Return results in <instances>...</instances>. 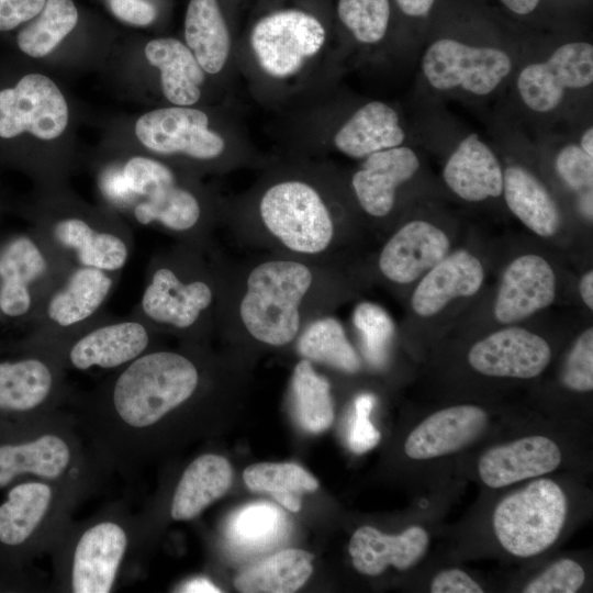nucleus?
Here are the masks:
<instances>
[{"label": "nucleus", "mask_w": 593, "mask_h": 593, "mask_svg": "<svg viewBox=\"0 0 593 593\" xmlns=\"http://www.w3.org/2000/svg\"><path fill=\"white\" fill-rule=\"evenodd\" d=\"M99 187L115 213L141 226L160 227L187 240V245H198L202 205L166 164L149 156H131L121 166L104 168Z\"/></svg>", "instance_id": "1"}, {"label": "nucleus", "mask_w": 593, "mask_h": 593, "mask_svg": "<svg viewBox=\"0 0 593 593\" xmlns=\"http://www.w3.org/2000/svg\"><path fill=\"white\" fill-rule=\"evenodd\" d=\"M141 524L119 504L82 522H71L52 550L54 583L60 592L110 593L131 553L138 550Z\"/></svg>", "instance_id": "2"}, {"label": "nucleus", "mask_w": 593, "mask_h": 593, "mask_svg": "<svg viewBox=\"0 0 593 593\" xmlns=\"http://www.w3.org/2000/svg\"><path fill=\"white\" fill-rule=\"evenodd\" d=\"M103 472L72 414L65 410L33 423L27 437L0 444V489L31 475L92 493Z\"/></svg>", "instance_id": "3"}, {"label": "nucleus", "mask_w": 593, "mask_h": 593, "mask_svg": "<svg viewBox=\"0 0 593 593\" xmlns=\"http://www.w3.org/2000/svg\"><path fill=\"white\" fill-rule=\"evenodd\" d=\"M34 227L75 266L121 272L134 248L133 233L118 213L66 198H47Z\"/></svg>", "instance_id": "4"}, {"label": "nucleus", "mask_w": 593, "mask_h": 593, "mask_svg": "<svg viewBox=\"0 0 593 593\" xmlns=\"http://www.w3.org/2000/svg\"><path fill=\"white\" fill-rule=\"evenodd\" d=\"M193 247L186 245L149 261L139 302L131 315L155 331L168 328L184 335L204 324L214 302V290L197 264Z\"/></svg>", "instance_id": "5"}, {"label": "nucleus", "mask_w": 593, "mask_h": 593, "mask_svg": "<svg viewBox=\"0 0 593 593\" xmlns=\"http://www.w3.org/2000/svg\"><path fill=\"white\" fill-rule=\"evenodd\" d=\"M312 283L313 273L302 262L277 259L257 265L239 304L247 332L270 346L292 342L300 331V305Z\"/></svg>", "instance_id": "6"}, {"label": "nucleus", "mask_w": 593, "mask_h": 593, "mask_svg": "<svg viewBox=\"0 0 593 593\" xmlns=\"http://www.w3.org/2000/svg\"><path fill=\"white\" fill-rule=\"evenodd\" d=\"M74 262L35 227L0 245V315L33 322Z\"/></svg>", "instance_id": "7"}, {"label": "nucleus", "mask_w": 593, "mask_h": 593, "mask_svg": "<svg viewBox=\"0 0 593 593\" xmlns=\"http://www.w3.org/2000/svg\"><path fill=\"white\" fill-rule=\"evenodd\" d=\"M88 494L76 485L37 479L14 485L0 505V544L34 545L51 553Z\"/></svg>", "instance_id": "8"}, {"label": "nucleus", "mask_w": 593, "mask_h": 593, "mask_svg": "<svg viewBox=\"0 0 593 593\" xmlns=\"http://www.w3.org/2000/svg\"><path fill=\"white\" fill-rule=\"evenodd\" d=\"M568 514L561 486L540 478L505 496L493 513V529L501 546L521 558L536 556L559 538Z\"/></svg>", "instance_id": "9"}, {"label": "nucleus", "mask_w": 593, "mask_h": 593, "mask_svg": "<svg viewBox=\"0 0 593 593\" xmlns=\"http://www.w3.org/2000/svg\"><path fill=\"white\" fill-rule=\"evenodd\" d=\"M121 272L75 266L47 296L31 325L32 338L61 349L105 316Z\"/></svg>", "instance_id": "10"}, {"label": "nucleus", "mask_w": 593, "mask_h": 593, "mask_svg": "<svg viewBox=\"0 0 593 593\" xmlns=\"http://www.w3.org/2000/svg\"><path fill=\"white\" fill-rule=\"evenodd\" d=\"M59 350L31 337L29 354L0 361V413L34 422L63 410L71 394Z\"/></svg>", "instance_id": "11"}, {"label": "nucleus", "mask_w": 593, "mask_h": 593, "mask_svg": "<svg viewBox=\"0 0 593 593\" xmlns=\"http://www.w3.org/2000/svg\"><path fill=\"white\" fill-rule=\"evenodd\" d=\"M259 212L269 233L294 253L320 254L333 239L331 213L306 182L288 180L271 186L260 200Z\"/></svg>", "instance_id": "12"}, {"label": "nucleus", "mask_w": 593, "mask_h": 593, "mask_svg": "<svg viewBox=\"0 0 593 593\" xmlns=\"http://www.w3.org/2000/svg\"><path fill=\"white\" fill-rule=\"evenodd\" d=\"M512 66L510 55L503 49L472 46L452 38L433 42L422 58L424 77L434 89H459L480 97L495 91Z\"/></svg>", "instance_id": "13"}, {"label": "nucleus", "mask_w": 593, "mask_h": 593, "mask_svg": "<svg viewBox=\"0 0 593 593\" xmlns=\"http://www.w3.org/2000/svg\"><path fill=\"white\" fill-rule=\"evenodd\" d=\"M325 35L324 26L315 16L289 9L261 18L251 30L250 45L268 75L288 78L321 51Z\"/></svg>", "instance_id": "14"}, {"label": "nucleus", "mask_w": 593, "mask_h": 593, "mask_svg": "<svg viewBox=\"0 0 593 593\" xmlns=\"http://www.w3.org/2000/svg\"><path fill=\"white\" fill-rule=\"evenodd\" d=\"M68 119L66 98L43 74H27L14 87L0 90L1 138L29 133L40 141H54L65 132Z\"/></svg>", "instance_id": "15"}, {"label": "nucleus", "mask_w": 593, "mask_h": 593, "mask_svg": "<svg viewBox=\"0 0 593 593\" xmlns=\"http://www.w3.org/2000/svg\"><path fill=\"white\" fill-rule=\"evenodd\" d=\"M155 329L130 314L127 318L105 315L60 351L66 369L115 371L150 350Z\"/></svg>", "instance_id": "16"}, {"label": "nucleus", "mask_w": 593, "mask_h": 593, "mask_svg": "<svg viewBox=\"0 0 593 593\" xmlns=\"http://www.w3.org/2000/svg\"><path fill=\"white\" fill-rule=\"evenodd\" d=\"M137 141L158 155H181L209 161L225 149L223 137L209 126L208 115L200 109L175 105L152 110L134 125Z\"/></svg>", "instance_id": "17"}, {"label": "nucleus", "mask_w": 593, "mask_h": 593, "mask_svg": "<svg viewBox=\"0 0 593 593\" xmlns=\"http://www.w3.org/2000/svg\"><path fill=\"white\" fill-rule=\"evenodd\" d=\"M592 82V44L569 42L557 47L545 61L525 66L516 87L527 108L548 113L559 107L567 91L586 88Z\"/></svg>", "instance_id": "18"}, {"label": "nucleus", "mask_w": 593, "mask_h": 593, "mask_svg": "<svg viewBox=\"0 0 593 593\" xmlns=\"http://www.w3.org/2000/svg\"><path fill=\"white\" fill-rule=\"evenodd\" d=\"M550 360L549 344L522 327L496 331L477 342L468 353V362L473 370L499 378H535Z\"/></svg>", "instance_id": "19"}, {"label": "nucleus", "mask_w": 593, "mask_h": 593, "mask_svg": "<svg viewBox=\"0 0 593 593\" xmlns=\"http://www.w3.org/2000/svg\"><path fill=\"white\" fill-rule=\"evenodd\" d=\"M556 296V276L549 262L535 254L514 259L497 291L494 316L503 324L519 322L548 307Z\"/></svg>", "instance_id": "20"}, {"label": "nucleus", "mask_w": 593, "mask_h": 593, "mask_svg": "<svg viewBox=\"0 0 593 593\" xmlns=\"http://www.w3.org/2000/svg\"><path fill=\"white\" fill-rule=\"evenodd\" d=\"M450 242L439 227L422 220L399 228L383 246L379 268L389 280L407 284L448 255Z\"/></svg>", "instance_id": "21"}, {"label": "nucleus", "mask_w": 593, "mask_h": 593, "mask_svg": "<svg viewBox=\"0 0 593 593\" xmlns=\"http://www.w3.org/2000/svg\"><path fill=\"white\" fill-rule=\"evenodd\" d=\"M561 460L562 454L555 440L534 435L484 451L478 462V473L485 485L500 489L552 472Z\"/></svg>", "instance_id": "22"}, {"label": "nucleus", "mask_w": 593, "mask_h": 593, "mask_svg": "<svg viewBox=\"0 0 593 593\" xmlns=\"http://www.w3.org/2000/svg\"><path fill=\"white\" fill-rule=\"evenodd\" d=\"M488 413L462 404L437 411L422 421L407 436L404 451L415 460L456 452L474 441L485 429Z\"/></svg>", "instance_id": "23"}, {"label": "nucleus", "mask_w": 593, "mask_h": 593, "mask_svg": "<svg viewBox=\"0 0 593 593\" xmlns=\"http://www.w3.org/2000/svg\"><path fill=\"white\" fill-rule=\"evenodd\" d=\"M419 165L415 152L401 145L367 156L351 179L362 210L376 217L388 215L393 209L398 187L410 180Z\"/></svg>", "instance_id": "24"}, {"label": "nucleus", "mask_w": 593, "mask_h": 593, "mask_svg": "<svg viewBox=\"0 0 593 593\" xmlns=\"http://www.w3.org/2000/svg\"><path fill=\"white\" fill-rule=\"evenodd\" d=\"M429 535L421 526H411L399 535H387L372 526H361L349 541L355 569L366 575L381 574L389 566L407 570L425 555Z\"/></svg>", "instance_id": "25"}, {"label": "nucleus", "mask_w": 593, "mask_h": 593, "mask_svg": "<svg viewBox=\"0 0 593 593\" xmlns=\"http://www.w3.org/2000/svg\"><path fill=\"white\" fill-rule=\"evenodd\" d=\"M484 279L481 261L467 250L447 255L422 278L411 305L422 317L440 312L451 300L475 294Z\"/></svg>", "instance_id": "26"}, {"label": "nucleus", "mask_w": 593, "mask_h": 593, "mask_svg": "<svg viewBox=\"0 0 593 593\" xmlns=\"http://www.w3.org/2000/svg\"><path fill=\"white\" fill-rule=\"evenodd\" d=\"M503 169L477 133L466 136L451 153L443 176L448 188L459 198L480 202L503 192Z\"/></svg>", "instance_id": "27"}, {"label": "nucleus", "mask_w": 593, "mask_h": 593, "mask_svg": "<svg viewBox=\"0 0 593 593\" xmlns=\"http://www.w3.org/2000/svg\"><path fill=\"white\" fill-rule=\"evenodd\" d=\"M233 470L220 455L203 454L182 471L172 492L169 515L174 521H191L230 489Z\"/></svg>", "instance_id": "28"}, {"label": "nucleus", "mask_w": 593, "mask_h": 593, "mask_svg": "<svg viewBox=\"0 0 593 593\" xmlns=\"http://www.w3.org/2000/svg\"><path fill=\"white\" fill-rule=\"evenodd\" d=\"M405 133L398 112L382 101H370L338 128L335 147L351 158H366L383 149L402 145Z\"/></svg>", "instance_id": "29"}, {"label": "nucleus", "mask_w": 593, "mask_h": 593, "mask_svg": "<svg viewBox=\"0 0 593 593\" xmlns=\"http://www.w3.org/2000/svg\"><path fill=\"white\" fill-rule=\"evenodd\" d=\"M144 53L159 70L160 87L168 101L181 107L199 101L206 72L186 44L174 37L155 38L146 44Z\"/></svg>", "instance_id": "30"}, {"label": "nucleus", "mask_w": 593, "mask_h": 593, "mask_svg": "<svg viewBox=\"0 0 593 593\" xmlns=\"http://www.w3.org/2000/svg\"><path fill=\"white\" fill-rule=\"evenodd\" d=\"M511 212L530 231L550 237L560 226L558 206L545 186L526 168L513 165L503 172V192Z\"/></svg>", "instance_id": "31"}, {"label": "nucleus", "mask_w": 593, "mask_h": 593, "mask_svg": "<svg viewBox=\"0 0 593 593\" xmlns=\"http://www.w3.org/2000/svg\"><path fill=\"white\" fill-rule=\"evenodd\" d=\"M184 38L206 74L215 75L224 68L231 40L216 0H190L184 18Z\"/></svg>", "instance_id": "32"}, {"label": "nucleus", "mask_w": 593, "mask_h": 593, "mask_svg": "<svg viewBox=\"0 0 593 593\" xmlns=\"http://www.w3.org/2000/svg\"><path fill=\"white\" fill-rule=\"evenodd\" d=\"M313 559L302 549H282L242 571L234 584L244 593H292L312 574Z\"/></svg>", "instance_id": "33"}, {"label": "nucleus", "mask_w": 593, "mask_h": 593, "mask_svg": "<svg viewBox=\"0 0 593 593\" xmlns=\"http://www.w3.org/2000/svg\"><path fill=\"white\" fill-rule=\"evenodd\" d=\"M287 519L281 510L268 502L244 506L230 518L226 527L232 547L257 552L275 547L287 533Z\"/></svg>", "instance_id": "34"}, {"label": "nucleus", "mask_w": 593, "mask_h": 593, "mask_svg": "<svg viewBox=\"0 0 593 593\" xmlns=\"http://www.w3.org/2000/svg\"><path fill=\"white\" fill-rule=\"evenodd\" d=\"M243 478L248 489L271 494L291 512L301 508L304 493L318 488V481L310 472L292 462L255 463L244 470Z\"/></svg>", "instance_id": "35"}, {"label": "nucleus", "mask_w": 593, "mask_h": 593, "mask_svg": "<svg viewBox=\"0 0 593 593\" xmlns=\"http://www.w3.org/2000/svg\"><path fill=\"white\" fill-rule=\"evenodd\" d=\"M295 415L303 429L312 434L326 430L334 419L328 381L320 376L307 359L301 360L292 376Z\"/></svg>", "instance_id": "36"}, {"label": "nucleus", "mask_w": 593, "mask_h": 593, "mask_svg": "<svg viewBox=\"0 0 593 593\" xmlns=\"http://www.w3.org/2000/svg\"><path fill=\"white\" fill-rule=\"evenodd\" d=\"M77 22L78 11L72 0H46L36 19L18 33V47L30 57H45L57 48Z\"/></svg>", "instance_id": "37"}, {"label": "nucleus", "mask_w": 593, "mask_h": 593, "mask_svg": "<svg viewBox=\"0 0 593 593\" xmlns=\"http://www.w3.org/2000/svg\"><path fill=\"white\" fill-rule=\"evenodd\" d=\"M300 355L310 361L328 365L348 373L360 369V359L346 333L334 317L311 323L298 342Z\"/></svg>", "instance_id": "38"}, {"label": "nucleus", "mask_w": 593, "mask_h": 593, "mask_svg": "<svg viewBox=\"0 0 593 593\" xmlns=\"http://www.w3.org/2000/svg\"><path fill=\"white\" fill-rule=\"evenodd\" d=\"M337 13L358 42L376 44L387 33L390 3L389 0H339Z\"/></svg>", "instance_id": "39"}, {"label": "nucleus", "mask_w": 593, "mask_h": 593, "mask_svg": "<svg viewBox=\"0 0 593 593\" xmlns=\"http://www.w3.org/2000/svg\"><path fill=\"white\" fill-rule=\"evenodd\" d=\"M354 318L363 336L368 358L374 365L382 362L387 343L393 331L389 316L380 306L362 303L357 306Z\"/></svg>", "instance_id": "40"}, {"label": "nucleus", "mask_w": 593, "mask_h": 593, "mask_svg": "<svg viewBox=\"0 0 593 593\" xmlns=\"http://www.w3.org/2000/svg\"><path fill=\"white\" fill-rule=\"evenodd\" d=\"M585 582V571L572 559H561L528 582L524 593H575Z\"/></svg>", "instance_id": "41"}, {"label": "nucleus", "mask_w": 593, "mask_h": 593, "mask_svg": "<svg viewBox=\"0 0 593 593\" xmlns=\"http://www.w3.org/2000/svg\"><path fill=\"white\" fill-rule=\"evenodd\" d=\"M564 387L577 392L593 389V328L585 329L570 350L562 371Z\"/></svg>", "instance_id": "42"}, {"label": "nucleus", "mask_w": 593, "mask_h": 593, "mask_svg": "<svg viewBox=\"0 0 593 593\" xmlns=\"http://www.w3.org/2000/svg\"><path fill=\"white\" fill-rule=\"evenodd\" d=\"M555 166L559 177L571 189L592 190L593 156L588 155L580 145L563 146L556 157Z\"/></svg>", "instance_id": "43"}, {"label": "nucleus", "mask_w": 593, "mask_h": 593, "mask_svg": "<svg viewBox=\"0 0 593 593\" xmlns=\"http://www.w3.org/2000/svg\"><path fill=\"white\" fill-rule=\"evenodd\" d=\"M373 404L371 394H361L355 400V414L348 433V445L355 454H365L380 441V433L370 421Z\"/></svg>", "instance_id": "44"}, {"label": "nucleus", "mask_w": 593, "mask_h": 593, "mask_svg": "<svg viewBox=\"0 0 593 593\" xmlns=\"http://www.w3.org/2000/svg\"><path fill=\"white\" fill-rule=\"evenodd\" d=\"M46 0H0V31H10L34 19Z\"/></svg>", "instance_id": "45"}, {"label": "nucleus", "mask_w": 593, "mask_h": 593, "mask_svg": "<svg viewBox=\"0 0 593 593\" xmlns=\"http://www.w3.org/2000/svg\"><path fill=\"white\" fill-rule=\"evenodd\" d=\"M109 7L118 19L137 26L149 25L157 15L156 8L146 0H109Z\"/></svg>", "instance_id": "46"}, {"label": "nucleus", "mask_w": 593, "mask_h": 593, "mask_svg": "<svg viewBox=\"0 0 593 593\" xmlns=\"http://www.w3.org/2000/svg\"><path fill=\"white\" fill-rule=\"evenodd\" d=\"M432 593H482L481 585L460 569H447L438 572L432 583Z\"/></svg>", "instance_id": "47"}, {"label": "nucleus", "mask_w": 593, "mask_h": 593, "mask_svg": "<svg viewBox=\"0 0 593 593\" xmlns=\"http://www.w3.org/2000/svg\"><path fill=\"white\" fill-rule=\"evenodd\" d=\"M401 11L412 18L426 16L435 0H395Z\"/></svg>", "instance_id": "48"}, {"label": "nucleus", "mask_w": 593, "mask_h": 593, "mask_svg": "<svg viewBox=\"0 0 593 593\" xmlns=\"http://www.w3.org/2000/svg\"><path fill=\"white\" fill-rule=\"evenodd\" d=\"M179 592H221V590L214 585L209 579L206 578H194L187 582H184L181 586H179Z\"/></svg>", "instance_id": "49"}, {"label": "nucleus", "mask_w": 593, "mask_h": 593, "mask_svg": "<svg viewBox=\"0 0 593 593\" xmlns=\"http://www.w3.org/2000/svg\"><path fill=\"white\" fill-rule=\"evenodd\" d=\"M510 11L518 15H526L533 12L540 0H500Z\"/></svg>", "instance_id": "50"}, {"label": "nucleus", "mask_w": 593, "mask_h": 593, "mask_svg": "<svg viewBox=\"0 0 593 593\" xmlns=\"http://www.w3.org/2000/svg\"><path fill=\"white\" fill-rule=\"evenodd\" d=\"M579 291L585 305L593 309V271H588L580 280Z\"/></svg>", "instance_id": "51"}, {"label": "nucleus", "mask_w": 593, "mask_h": 593, "mask_svg": "<svg viewBox=\"0 0 593 593\" xmlns=\"http://www.w3.org/2000/svg\"><path fill=\"white\" fill-rule=\"evenodd\" d=\"M580 147L590 156H593V128L585 130L581 137Z\"/></svg>", "instance_id": "52"}, {"label": "nucleus", "mask_w": 593, "mask_h": 593, "mask_svg": "<svg viewBox=\"0 0 593 593\" xmlns=\"http://www.w3.org/2000/svg\"><path fill=\"white\" fill-rule=\"evenodd\" d=\"M581 210L583 213L592 219V190L585 191L581 199Z\"/></svg>", "instance_id": "53"}]
</instances>
